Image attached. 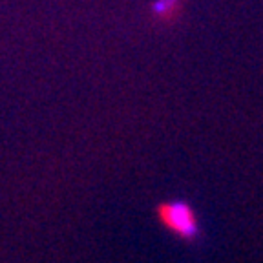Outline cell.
<instances>
[{"label":"cell","instance_id":"1","mask_svg":"<svg viewBox=\"0 0 263 263\" xmlns=\"http://www.w3.org/2000/svg\"><path fill=\"white\" fill-rule=\"evenodd\" d=\"M157 219L164 229L186 241H194L199 236V223L194 209L185 201H164L157 206Z\"/></svg>","mask_w":263,"mask_h":263},{"label":"cell","instance_id":"2","mask_svg":"<svg viewBox=\"0 0 263 263\" xmlns=\"http://www.w3.org/2000/svg\"><path fill=\"white\" fill-rule=\"evenodd\" d=\"M183 9V0H156L152 6V16L159 24H174Z\"/></svg>","mask_w":263,"mask_h":263}]
</instances>
